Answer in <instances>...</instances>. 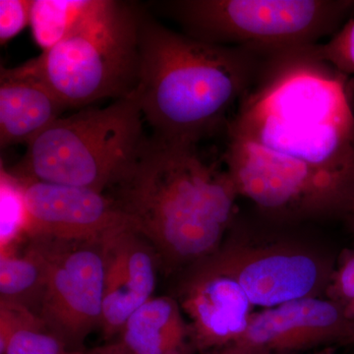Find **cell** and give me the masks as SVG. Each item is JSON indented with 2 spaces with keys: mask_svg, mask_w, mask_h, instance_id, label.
Segmentation results:
<instances>
[{
  "mask_svg": "<svg viewBox=\"0 0 354 354\" xmlns=\"http://www.w3.org/2000/svg\"><path fill=\"white\" fill-rule=\"evenodd\" d=\"M208 258L239 283L253 306L265 309L325 297L335 266L329 256L304 244L241 235H230Z\"/></svg>",
  "mask_w": 354,
  "mask_h": 354,
  "instance_id": "8",
  "label": "cell"
},
{
  "mask_svg": "<svg viewBox=\"0 0 354 354\" xmlns=\"http://www.w3.org/2000/svg\"><path fill=\"white\" fill-rule=\"evenodd\" d=\"M20 178L29 212L28 239L95 241L128 221L106 193Z\"/></svg>",
  "mask_w": 354,
  "mask_h": 354,
  "instance_id": "11",
  "label": "cell"
},
{
  "mask_svg": "<svg viewBox=\"0 0 354 354\" xmlns=\"http://www.w3.org/2000/svg\"><path fill=\"white\" fill-rule=\"evenodd\" d=\"M140 17L132 4L93 0L62 41L23 67L67 109L127 97L138 80Z\"/></svg>",
  "mask_w": 354,
  "mask_h": 354,
  "instance_id": "4",
  "label": "cell"
},
{
  "mask_svg": "<svg viewBox=\"0 0 354 354\" xmlns=\"http://www.w3.org/2000/svg\"><path fill=\"white\" fill-rule=\"evenodd\" d=\"M104 300L100 329L111 342L130 316L153 297L160 260L155 249L129 223L102 236Z\"/></svg>",
  "mask_w": 354,
  "mask_h": 354,
  "instance_id": "12",
  "label": "cell"
},
{
  "mask_svg": "<svg viewBox=\"0 0 354 354\" xmlns=\"http://www.w3.org/2000/svg\"><path fill=\"white\" fill-rule=\"evenodd\" d=\"M351 225H353V232H354V213L353 215L351 216Z\"/></svg>",
  "mask_w": 354,
  "mask_h": 354,
  "instance_id": "27",
  "label": "cell"
},
{
  "mask_svg": "<svg viewBox=\"0 0 354 354\" xmlns=\"http://www.w3.org/2000/svg\"><path fill=\"white\" fill-rule=\"evenodd\" d=\"M349 344H354V320H353V335H351V342Z\"/></svg>",
  "mask_w": 354,
  "mask_h": 354,
  "instance_id": "26",
  "label": "cell"
},
{
  "mask_svg": "<svg viewBox=\"0 0 354 354\" xmlns=\"http://www.w3.org/2000/svg\"><path fill=\"white\" fill-rule=\"evenodd\" d=\"M34 0L0 1V41L4 44L30 24Z\"/></svg>",
  "mask_w": 354,
  "mask_h": 354,
  "instance_id": "21",
  "label": "cell"
},
{
  "mask_svg": "<svg viewBox=\"0 0 354 354\" xmlns=\"http://www.w3.org/2000/svg\"><path fill=\"white\" fill-rule=\"evenodd\" d=\"M66 106L38 77L21 66L0 71V146L25 144L62 118Z\"/></svg>",
  "mask_w": 354,
  "mask_h": 354,
  "instance_id": "13",
  "label": "cell"
},
{
  "mask_svg": "<svg viewBox=\"0 0 354 354\" xmlns=\"http://www.w3.org/2000/svg\"><path fill=\"white\" fill-rule=\"evenodd\" d=\"M93 0H34L31 21L32 37L44 51L50 50L71 32Z\"/></svg>",
  "mask_w": 354,
  "mask_h": 354,
  "instance_id": "16",
  "label": "cell"
},
{
  "mask_svg": "<svg viewBox=\"0 0 354 354\" xmlns=\"http://www.w3.org/2000/svg\"><path fill=\"white\" fill-rule=\"evenodd\" d=\"M266 53L206 43L141 12L133 94L153 136L198 145L227 127L228 114L255 82Z\"/></svg>",
  "mask_w": 354,
  "mask_h": 354,
  "instance_id": "3",
  "label": "cell"
},
{
  "mask_svg": "<svg viewBox=\"0 0 354 354\" xmlns=\"http://www.w3.org/2000/svg\"><path fill=\"white\" fill-rule=\"evenodd\" d=\"M44 290V270L29 245L22 253H0V300L23 305L37 314ZM38 315V314H37Z\"/></svg>",
  "mask_w": 354,
  "mask_h": 354,
  "instance_id": "15",
  "label": "cell"
},
{
  "mask_svg": "<svg viewBox=\"0 0 354 354\" xmlns=\"http://www.w3.org/2000/svg\"><path fill=\"white\" fill-rule=\"evenodd\" d=\"M324 297L346 311L354 304V248L344 249L339 255Z\"/></svg>",
  "mask_w": 354,
  "mask_h": 354,
  "instance_id": "20",
  "label": "cell"
},
{
  "mask_svg": "<svg viewBox=\"0 0 354 354\" xmlns=\"http://www.w3.org/2000/svg\"><path fill=\"white\" fill-rule=\"evenodd\" d=\"M39 320L41 318L27 307L0 300V354H4L18 330Z\"/></svg>",
  "mask_w": 354,
  "mask_h": 354,
  "instance_id": "22",
  "label": "cell"
},
{
  "mask_svg": "<svg viewBox=\"0 0 354 354\" xmlns=\"http://www.w3.org/2000/svg\"><path fill=\"white\" fill-rule=\"evenodd\" d=\"M135 354H197L189 324L174 297H152L134 312L118 339Z\"/></svg>",
  "mask_w": 354,
  "mask_h": 354,
  "instance_id": "14",
  "label": "cell"
},
{
  "mask_svg": "<svg viewBox=\"0 0 354 354\" xmlns=\"http://www.w3.org/2000/svg\"><path fill=\"white\" fill-rule=\"evenodd\" d=\"M227 130V171L265 215H353L354 113L344 75L308 46L266 53Z\"/></svg>",
  "mask_w": 354,
  "mask_h": 354,
  "instance_id": "1",
  "label": "cell"
},
{
  "mask_svg": "<svg viewBox=\"0 0 354 354\" xmlns=\"http://www.w3.org/2000/svg\"><path fill=\"white\" fill-rule=\"evenodd\" d=\"M87 354H135L130 351L120 339L118 341L109 342L104 346H97V348L90 349L86 351Z\"/></svg>",
  "mask_w": 354,
  "mask_h": 354,
  "instance_id": "23",
  "label": "cell"
},
{
  "mask_svg": "<svg viewBox=\"0 0 354 354\" xmlns=\"http://www.w3.org/2000/svg\"><path fill=\"white\" fill-rule=\"evenodd\" d=\"M102 239H27L44 270V290L37 314L48 330L73 351H85L88 335L101 327L104 279Z\"/></svg>",
  "mask_w": 354,
  "mask_h": 354,
  "instance_id": "7",
  "label": "cell"
},
{
  "mask_svg": "<svg viewBox=\"0 0 354 354\" xmlns=\"http://www.w3.org/2000/svg\"><path fill=\"white\" fill-rule=\"evenodd\" d=\"M109 191L167 274L184 271L220 248L234 225L239 196L227 169L205 162L196 144L155 136L146 138Z\"/></svg>",
  "mask_w": 354,
  "mask_h": 354,
  "instance_id": "2",
  "label": "cell"
},
{
  "mask_svg": "<svg viewBox=\"0 0 354 354\" xmlns=\"http://www.w3.org/2000/svg\"><path fill=\"white\" fill-rule=\"evenodd\" d=\"M309 354H335V353L333 346H328V348L318 349V351H316L315 353Z\"/></svg>",
  "mask_w": 354,
  "mask_h": 354,
  "instance_id": "24",
  "label": "cell"
},
{
  "mask_svg": "<svg viewBox=\"0 0 354 354\" xmlns=\"http://www.w3.org/2000/svg\"><path fill=\"white\" fill-rule=\"evenodd\" d=\"M185 34L218 46L281 51L334 35L354 1L178 0L162 3Z\"/></svg>",
  "mask_w": 354,
  "mask_h": 354,
  "instance_id": "6",
  "label": "cell"
},
{
  "mask_svg": "<svg viewBox=\"0 0 354 354\" xmlns=\"http://www.w3.org/2000/svg\"><path fill=\"white\" fill-rule=\"evenodd\" d=\"M30 218L24 183L12 171H0V253L14 251L27 241Z\"/></svg>",
  "mask_w": 354,
  "mask_h": 354,
  "instance_id": "17",
  "label": "cell"
},
{
  "mask_svg": "<svg viewBox=\"0 0 354 354\" xmlns=\"http://www.w3.org/2000/svg\"><path fill=\"white\" fill-rule=\"evenodd\" d=\"M353 321L326 297L304 298L254 312L236 342L216 354H302L348 346Z\"/></svg>",
  "mask_w": 354,
  "mask_h": 354,
  "instance_id": "9",
  "label": "cell"
},
{
  "mask_svg": "<svg viewBox=\"0 0 354 354\" xmlns=\"http://www.w3.org/2000/svg\"><path fill=\"white\" fill-rule=\"evenodd\" d=\"M133 92L106 108L59 118L30 142L16 169L22 178L106 193L138 155L146 137Z\"/></svg>",
  "mask_w": 354,
  "mask_h": 354,
  "instance_id": "5",
  "label": "cell"
},
{
  "mask_svg": "<svg viewBox=\"0 0 354 354\" xmlns=\"http://www.w3.org/2000/svg\"><path fill=\"white\" fill-rule=\"evenodd\" d=\"M176 299L189 324L197 354H216L246 330L253 304L239 283L208 257L186 268Z\"/></svg>",
  "mask_w": 354,
  "mask_h": 354,
  "instance_id": "10",
  "label": "cell"
},
{
  "mask_svg": "<svg viewBox=\"0 0 354 354\" xmlns=\"http://www.w3.org/2000/svg\"><path fill=\"white\" fill-rule=\"evenodd\" d=\"M346 315L348 317L349 320H354V304L353 306L349 307L348 310L346 311Z\"/></svg>",
  "mask_w": 354,
  "mask_h": 354,
  "instance_id": "25",
  "label": "cell"
},
{
  "mask_svg": "<svg viewBox=\"0 0 354 354\" xmlns=\"http://www.w3.org/2000/svg\"><path fill=\"white\" fill-rule=\"evenodd\" d=\"M69 348L57 335L48 330L44 321L21 328L11 337L4 354H87Z\"/></svg>",
  "mask_w": 354,
  "mask_h": 354,
  "instance_id": "18",
  "label": "cell"
},
{
  "mask_svg": "<svg viewBox=\"0 0 354 354\" xmlns=\"http://www.w3.org/2000/svg\"><path fill=\"white\" fill-rule=\"evenodd\" d=\"M308 50L342 75L354 74V19L337 30L327 43L310 46Z\"/></svg>",
  "mask_w": 354,
  "mask_h": 354,
  "instance_id": "19",
  "label": "cell"
}]
</instances>
